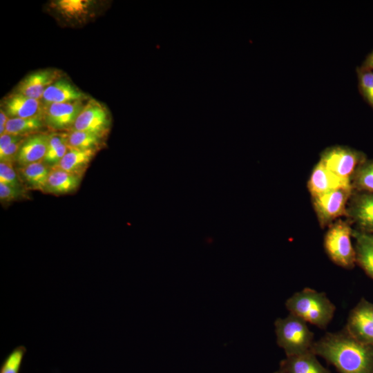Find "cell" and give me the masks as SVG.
<instances>
[{"instance_id":"35","label":"cell","mask_w":373,"mask_h":373,"mask_svg":"<svg viewBox=\"0 0 373 373\" xmlns=\"http://www.w3.org/2000/svg\"><path fill=\"white\" fill-rule=\"evenodd\" d=\"M367 236L368 239L373 243V235L367 234Z\"/></svg>"},{"instance_id":"27","label":"cell","mask_w":373,"mask_h":373,"mask_svg":"<svg viewBox=\"0 0 373 373\" xmlns=\"http://www.w3.org/2000/svg\"><path fill=\"white\" fill-rule=\"evenodd\" d=\"M0 183L26 190L19 174L14 169L13 164L10 163L0 162Z\"/></svg>"},{"instance_id":"7","label":"cell","mask_w":373,"mask_h":373,"mask_svg":"<svg viewBox=\"0 0 373 373\" xmlns=\"http://www.w3.org/2000/svg\"><path fill=\"white\" fill-rule=\"evenodd\" d=\"M111 126L108 108L97 100L90 98L78 115L72 131L93 133L106 137Z\"/></svg>"},{"instance_id":"18","label":"cell","mask_w":373,"mask_h":373,"mask_svg":"<svg viewBox=\"0 0 373 373\" xmlns=\"http://www.w3.org/2000/svg\"><path fill=\"white\" fill-rule=\"evenodd\" d=\"M81 180L82 176L50 168L46 192L57 195L74 192L78 189Z\"/></svg>"},{"instance_id":"13","label":"cell","mask_w":373,"mask_h":373,"mask_svg":"<svg viewBox=\"0 0 373 373\" xmlns=\"http://www.w3.org/2000/svg\"><path fill=\"white\" fill-rule=\"evenodd\" d=\"M50 133L39 132L26 137L18 152L16 162L20 166L44 160Z\"/></svg>"},{"instance_id":"36","label":"cell","mask_w":373,"mask_h":373,"mask_svg":"<svg viewBox=\"0 0 373 373\" xmlns=\"http://www.w3.org/2000/svg\"><path fill=\"white\" fill-rule=\"evenodd\" d=\"M273 373H283L281 370H278V371H276Z\"/></svg>"},{"instance_id":"12","label":"cell","mask_w":373,"mask_h":373,"mask_svg":"<svg viewBox=\"0 0 373 373\" xmlns=\"http://www.w3.org/2000/svg\"><path fill=\"white\" fill-rule=\"evenodd\" d=\"M1 108L9 118H30L44 115L41 99L28 97L13 91L2 99Z\"/></svg>"},{"instance_id":"32","label":"cell","mask_w":373,"mask_h":373,"mask_svg":"<svg viewBox=\"0 0 373 373\" xmlns=\"http://www.w3.org/2000/svg\"><path fill=\"white\" fill-rule=\"evenodd\" d=\"M9 117L6 112L1 108H0V135L6 133V128L7 122L9 119Z\"/></svg>"},{"instance_id":"19","label":"cell","mask_w":373,"mask_h":373,"mask_svg":"<svg viewBox=\"0 0 373 373\" xmlns=\"http://www.w3.org/2000/svg\"><path fill=\"white\" fill-rule=\"evenodd\" d=\"M50 168L40 161L19 168V174L29 189L46 192Z\"/></svg>"},{"instance_id":"15","label":"cell","mask_w":373,"mask_h":373,"mask_svg":"<svg viewBox=\"0 0 373 373\" xmlns=\"http://www.w3.org/2000/svg\"><path fill=\"white\" fill-rule=\"evenodd\" d=\"M85 93L68 79L61 77L48 86L41 98L44 106L55 103H66L87 100Z\"/></svg>"},{"instance_id":"26","label":"cell","mask_w":373,"mask_h":373,"mask_svg":"<svg viewBox=\"0 0 373 373\" xmlns=\"http://www.w3.org/2000/svg\"><path fill=\"white\" fill-rule=\"evenodd\" d=\"M356 73L360 93L373 108V70L360 66Z\"/></svg>"},{"instance_id":"20","label":"cell","mask_w":373,"mask_h":373,"mask_svg":"<svg viewBox=\"0 0 373 373\" xmlns=\"http://www.w3.org/2000/svg\"><path fill=\"white\" fill-rule=\"evenodd\" d=\"M352 237L356 240V263L373 279V243L359 231L353 230Z\"/></svg>"},{"instance_id":"30","label":"cell","mask_w":373,"mask_h":373,"mask_svg":"<svg viewBox=\"0 0 373 373\" xmlns=\"http://www.w3.org/2000/svg\"><path fill=\"white\" fill-rule=\"evenodd\" d=\"M24 139L12 144L3 151H0V161L12 164L16 162L18 152Z\"/></svg>"},{"instance_id":"21","label":"cell","mask_w":373,"mask_h":373,"mask_svg":"<svg viewBox=\"0 0 373 373\" xmlns=\"http://www.w3.org/2000/svg\"><path fill=\"white\" fill-rule=\"evenodd\" d=\"M44 126L46 124L44 115L30 118H10L7 122L6 133L28 137L39 133Z\"/></svg>"},{"instance_id":"2","label":"cell","mask_w":373,"mask_h":373,"mask_svg":"<svg viewBox=\"0 0 373 373\" xmlns=\"http://www.w3.org/2000/svg\"><path fill=\"white\" fill-rule=\"evenodd\" d=\"M285 306L289 313L321 329L327 327L336 311L324 292L307 287L290 296Z\"/></svg>"},{"instance_id":"33","label":"cell","mask_w":373,"mask_h":373,"mask_svg":"<svg viewBox=\"0 0 373 373\" xmlns=\"http://www.w3.org/2000/svg\"><path fill=\"white\" fill-rule=\"evenodd\" d=\"M361 67L373 70V50L366 57Z\"/></svg>"},{"instance_id":"10","label":"cell","mask_w":373,"mask_h":373,"mask_svg":"<svg viewBox=\"0 0 373 373\" xmlns=\"http://www.w3.org/2000/svg\"><path fill=\"white\" fill-rule=\"evenodd\" d=\"M62 77L60 70L45 68L34 71L22 79L13 92L41 99L46 88Z\"/></svg>"},{"instance_id":"9","label":"cell","mask_w":373,"mask_h":373,"mask_svg":"<svg viewBox=\"0 0 373 373\" xmlns=\"http://www.w3.org/2000/svg\"><path fill=\"white\" fill-rule=\"evenodd\" d=\"M347 216L357 225L359 231L373 235V193H352Z\"/></svg>"},{"instance_id":"23","label":"cell","mask_w":373,"mask_h":373,"mask_svg":"<svg viewBox=\"0 0 373 373\" xmlns=\"http://www.w3.org/2000/svg\"><path fill=\"white\" fill-rule=\"evenodd\" d=\"M91 3L87 0H59L55 3L58 12L69 19H81L90 10Z\"/></svg>"},{"instance_id":"1","label":"cell","mask_w":373,"mask_h":373,"mask_svg":"<svg viewBox=\"0 0 373 373\" xmlns=\"http://www.w3.org/2000/svg\"><path fill=\"white\" fill-rule=\"evenodd\" d=\"M312 352L340 373H373V345L360 342L345 329L327 333L314 343Z\"/></svg>"},{"instance_id":"4","label":"cell","mask_w":373,"mask_h":373,"mask_svg":"<svg viewBox=\"0 0 373 373\" xmlns=\"http://www.w3.org/2000/svg\"><path fill=\"white\" fill-rule=\"evenodd\" d=\"M353 229L347 221L338 220L329 225L324 238L325 250L331 260L341 267L352 269L356 263L351 237Z\"/></svg>"},{"instance_id":"31","label":"cell","mask_w":373,"mask_h":373,"mask_svg":"<svg viewBox=\"0 0 373 373\" xmlns=\"http://www.w3.org/2000/svg\"><path fill=\"white\" fill-rule=\"evenodd\" d=\"M26 137L17 136L5 133L0 135V151H3L12 144L24 139Z\"/></svg>"},{"instance_id":"28","label":"cell","mask_w":373,"mask_h":373,"mask_svg":"<svg viewBox=\"0 0 373 373\" xmlns=\"http://www.w3.org/2000/svg\"><path fill=\"white\" fill-rule=\"evenodd\" d=\"M28 197L26 190L19 189L3 183H0V200L8 203Z\"/></svg>"},{"instance_id":"29","label":"cell","mask_w":373,"mask_h":373,"mask_svg":"<svg viewBox=\"0 0 373 373\" xmlns=\"http://www.w3.org/2000/svg\"><path fill=\"white\" fill-rule=\"evenodd\" d=\"M69 148L67 143H64L53 151L46 153L44 162L50 168L57 165L68 152Z\"/></svg>"},{"instance_id":"17","label":"cell","mask_w":373,"mask_h":373,"mask_svg":"<svg viewBox=\"0 0 373 373\" xmlns=\"http://www.w3.org/2000/svg\"><path fill=\"white\" fill-rule=\"evenodd\" d=\"M97 152V151L92 149H69L61 160L51 168L59 169L82 177Z\"/></svg>"},{"instance_id":"16","label":"cell","mask_w":373,"mask_h":373,"mask_svg":"<svg viewBox=\"0 0 373 373\" xmlns=\"http://www.w3.org/2000/svg\"><path fill=\"white\" fill-rule=\"evenodd\" d=\"M279 370L283 373H332L320 363L312 351L286 356L281 361Z\"/></svg>"},{"instance_id":"8","label":"cell","mask_w":373,"mask_h":373,"mask_svg":"<svg viewBox=\"0 0 373 373\" xmlns=\"http://www.w3.org/2000/svg\"><path fill=\"white\" fill-rule=\"evenodd\" d=\"M87 100L55 103L44 106L46 126L54 131H72Z\"/></svg>"},{"instance_id":"14","label":"cell","mask_w":373,"mask_h":373,"mask_svg":"<svg viewBox=\"0 0 373 373\" xmlns=\"http://www.w3.org/2000/svg\"><path fill=\"white\" fill-rule=\"evenodd\" d=\"M345 329L360 342L373 345V320L361 302L350 312Z\"/></svg>"},{"instance_id":"11","label":"cell","mask_w":373,"mask_h":373,"mask_svg":"<svg viewBox=\"0 0 373 373\" xmlns=\"http://www.w3.org/2000/svg\"><path fill=\"white\" fill-rule=\"evenodd\" d=\"M312 198L339 189H352V182L329 171L320 161L313 169L307 183Z\"/></svg>"},{"instance_id":"34","label":"cell","mask_w":373,"mask_h":373,"mask_svg":"<svg viewBox=\"0 0 373 373\" xmlns=\"http://www.w3.org/2000/svg\"><path fill=\"white\" fill-rule=\"evenodd\" d=\"M360 302L361 303L362 305L366 310L367 313L373 320V304L367 302V300L364 299H362Z\"/></svg>"},{"instance_id":"24","label":"cell","mask_w":373,"mask_h":373,"mask_svg":"<svg viewBox=\"0 0 373 373\" xmlns=\"http://www.w3.org/2000/svg\"><path fill=\"white\" fill-rule=\"evenodd\" d=\"M352 185L353 191L373 193V160H366L357 168Z\"/></svg>"},{"instance_id":"22","label":"cell","mask_w":373,"mask_h":373,"mask_svg":"<svg viewBox=\"0 0 373 373\" xmlns=\"http://www.w3.org/2000/svg\"><path fill=\"white\" fill-rule=\"evenodd\" d=\"M104 137L99 135L81 131H70L67 136V144L69 149L80 150H95L102 149Z\"/></svg>"},{"instance_id":"5","label":"cell","mask_w":373,"mask_h":373,"mask_svg":"<svg viewBox=\"0 0 373 373\" xmlns=\"http://www.w3.org/2000/svg\"><path fill=\"white\" fill-rule=\"evenodd\" d=\"M366 160L365 153L361 151L347 146H334L323 151L319 161L336 175L352 182L356 170Z\"/></svg>"},{"instance_id":"25","label":"cell","mask_w":373,"mask_h":373,"mask_svg":"<svg viewBox=\"0 0 373 373\" xmlns=\"http://www.w3.org/2000/svg\"><path fill=\"white\" fill-rule=\"evenodd\" d=\"M27 348L18 345L3 359L0 367V373H19Z\"/></svg>"},{"instance_id":"6","label":"cell","mask_w":373,"mask_h":373,"mask_svg":"<svg viewBox=\"0 0 373 373\" xmlns=\"http://www.w3.org/2000/svg\"><path fill=\"white\" fill-rule=\"evenodd\" d=\"M352 189H339L312 198L314 209L321 227L332 224L347 216L348 201Z\"/></svg>"},{"instance_id":"3","label":"cell","mask_w":373,"mask_h":373,"mask_svg":"<svg viewBox=\"0 0 373 373\" xmlns=\"http://www.w3.org/2000/svg\"><path fill=\"white\" fill-rule=\"evenodd\" d=\"M274 325L277 344L284 350L286 356L312 351L314 333L305 321L289 313L285 318H277Z\"/></svg>"}]
</instances>
